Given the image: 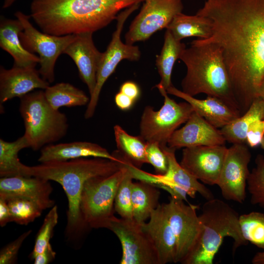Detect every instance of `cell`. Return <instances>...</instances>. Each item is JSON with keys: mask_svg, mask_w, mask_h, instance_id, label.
Masks as SVG:
<instances>
[{"mask_svg": "<svg viewBox=\"0 0 264 264\" xmlns=\"http://www.w3.org/2000/svg\"><path fill=\"white\" fill-rule=\"evenodd\" d=\"M45 98L54 109L62 107L88 105L90 98L82 90L68 83H59L48 87L44 91Z\"/></svg>", "mask_w": 264, "mask_h": 264, "instance_id": "cell-30", "label": "cell"}, {"mask_svg": "<svg viewBox=\"0 0 264 264\" xmlns=\"http://www.w3.org/2000/svg\"><path fill=\"white\" fill-rule=\"evenodd\" d=\"M49 83L44 80L35 67L13 66L0 68V102L3 104L15 97L20 98L35 89H45Z\"/></svg>", "mask_w": 264, "mask_h": 264, "instance_id": "cell-20", "label": "cell"}, {"mask_svg": "<svg viewBox=\"0 0 264 264\" xmlns=\"http://www.w3.org/2000/svg\"><path fill=\"white\" fill-rule=\"evenodd\" d=\"M245 143L251 148L261 146L264 150V119L256 120L250 125Z\"/></svg>", "mask_w": 264, "mask_h": 264, "instance_id": "cell-39", "label": "cell"}, {"mask_svg": "<svg viewBox=\"0 0 264 264\" xmlns=\"http://www.w3.org/2000/svg\"><path fill=\"white\" fill-rule=\"evenodd\" d=\"M251 262L253 264H264V251L256 253Z\"/></svg>", "mask_w": 264, "mask_h": 264, "instance_id": "cell-44", "label": "cell"}, {"mask_svg": "<svg viewBox=\"0 0 264 264\" xmlns=\"http://www.w3.org/2000/svg\"><path fill=\"white\" fill-rule=\"evenodd\" d=\"M15 16L22 24L23 29L20 38L24 47L31 53H37L40 58L39 72L49 83L55 79L54 67L59 56L75 39L76 34L55 36L41 32L30 22V17L21 11Z\"/></svg>", "mask_w": 264, "mask_h": 264, "instance_id": "cell-10", "label": "cell"}, {"mask_svg": "<svg viewBox=\"0 0 264 264\" xmlns=\"http://www.w3.org/2000/svg\"><path fill=\"white\" fill-rule=\"evenodd\" d=\"M196 14L211 21V36L199 39L221 48L242 115L264 76V0H206Z\"/></svg>", "mask_w": 264, "mask_h": 264, "instance_id": "cell-1", "label": "cell"}, {"mask_svg": "<svg viewBox=\"0 0 264 264\" xmlns=\"http://www.w3.org/2000/svg\"><path fill=\"white\" fill-rule=\"evenodd\" d=\"M251 154L245 143L234 144L228 148L217 185L226 200L242 203L250 171Z\"/></svg>", "mask_w": 264, "mask_h": 264, "instance_id": "cell-14", "label": "cell"}, {"mask_svg": "<svg viewBox=\"0 0 264 264\" xmlns=\"http://www.w3.org/2000/svg\"><path fill=\"white\" fill-rule=\"evenodd\" d=\"M168 160V169L162 175L152 174L134 166L130 167L133 179L143 181L160 188L163 186H178L184 189L188 196L195 198L197 193L207 200L214 198L212 192L204 184L191 175L177 162L176 155V149L166 146L161 148Z\"/></svg>", "mask_w": 264, "mask_h": 264, "instance_id": "cell-15", "label": "cell"}, {"mask_svg": "<svg viewBox=\"0 0 264 264\" xmlns=\"http://www.w3.org/2000/svg\"><path fill=\"white\" fill-rule=\"evenodd\" d=\"M20 99L19 111L25 130L23 135L29 148L41 150L65 136L68 129L67 117L49 105L44 91H32Z\"/></svg>", "mask_w": 264, "mask_h": 264, "instance_id": "cell-6", "label": "cell"}, {"mask_svg": "<svg viewBox=\"0 0 264 264\" xmlns=\"http://www.w3.org/2000/svg\"><path fill=\"white\" fill-rule=\"evenodd\" d=\"M104 228L113 232L121 243L120 264H160L156 250L141 224L114 216Z\"/></svg>", "mask_w": 264, "mask_h": 264, "instance_id": "cell-12", "label": "cell"}, {"mask_svg": "<svg viewBox=\"0 0 264 264\" xmlns=\"http://www.w3.org/2000/svg\"><path fill=\"white\" fill-rule=\"evenodd\" d=\"M257 96L258 98L259 97L264 101V76L259 85L257 92Z\"/></svg>", "mask_w": 264, "mask_h": 264, "instance_id": "cell-45", "label": "cell"}, {"mask_svg": "<svg viewBox=\"0 0 264 264\" xmlns=\"http://www.w3.org/2000/svg\"><path fill=\"white\" fill-rule=\"evenodd\" d=\"M27 148H29V144L23 135L12 142L0 139L1 177L22 176L24 164L20 161L18 154L21 150Z\"/></svg>", "mask_w": 264, "mask_h": 264, "instance_id": "cell-31", "label": "cell"}, {"mask_svg": "<svg viewBox=\"0 0 264 264\" xmlns=\"http://www.w3.org/2000/svg\"><path fill=\"white\" fill-rule=\"evenodd\" d=\"M13 221L20 225H27L39 217L43 212L33 202L22 198H12L6 200Z\"/></svg>", "mask_w": 264, "mask_h": 264, "instance_id": "cell-33", "label": "cell"}, {"mask_svg": "<svg viewBox=\"0 0 264 264\" xmlns=\"http://www.w3.org/2000/svg\"><path fill=\"white\" fill-rule=\"evenodd\" d=\"M166 29H169L177 40L192 37L205 40L212 34V27L209 19L196 14L187 15L182 13L177 14Z\"/></svg>", "mask_w": 264, "mask_h": 264, "instance_id": "cell-25", "label": "cell"}, {"mask_svg": "<svg viewBox=\"0 0 264 264\" xmlns=\"http://www.w3.org/2000/svg\"><path fill=\"white\" fill-rule=\"evenodd\" d=\"M11 0H4L3 8H6L11 5Z\"/></svg>", "mask_w": 264, "mask_h": 264, "instance_id": "cell-46", "label": "cell"}, {"mask_svg": "<svg viewBox=\"0 0 264 264\" xmlns=\"http://www.w3.org/2000/svg\"><path fill=\"white\" fill-rule=\"evenodd\" d=\"M180 59L186 67L181 84L183 92L192 96L204 93L216 97L240 113L222 51L218 45L194 40Z\"/></svg>", "mask_w": 264, "mask_h": 264, "instance_id": "cell-4", "label": "cell"}, {"mask_svg": "<svg viewBox=\"0 0 264 264\" xmlns=\"http://www.w3.org/2000/svg\"><path fill=\"white\" fill-rule=\"evenodd\" d=\"M255 162L247 179V190L251 195V204L264 208V156L258 154Z\"/></svg>", "mask_w": 264, "mask_h": 264, "instance_id": "cell-34", "label": "cell"}, {"mask_svg": "<svg viewBox=\"0 0 264 264\" xmlns=\"http://www.w3.org/2000/svg\"><path fill=\"white\" fill-rule=\"evenodd\" d=\"M88 157L124 161L123 159L116 152L110 154L106 149L100 145L86 141H74L47 145L40 150L38 161L43 163L52 161H66Z\"/></svg>", "mask_w": 264, "mask_h": 264, "instance_id": "cell-22", "label": "cell"}, {"mask_svg": "<svg viewBox=\"0 0 264 264\" xmlns=\"http://www.w3.org/2000/svg\"><path fill=\"white\" fill-rule=\"evenodd\" d=\"M239 223L244 239L264 249V214L253 211L241 215Z\"/></svg>", "mask_w": 264, "mask_h": 264, "instance_id": "cell-32", "label": "cell"}, {"mask_svg": "<svg viewBox=\"0 0 264 264\" xmlns=\"http://www.w3.org/2000/svg\"><path fill=\"white\" fill-rule=\"evenodd\" d=\"M53 191L49 180L38 176H17L0 179V198H20L29 200L42 210L55 205L50 198Z\"/></svg>", "mask_w": 264, "mask_h": 264, "instance_id": "cell-17", "label": "cell"}, {"mask_svg": "<svg viewBox=\"0 0 264 264\" xmlns=\"http://www.w3.org/2000/svg\"><path fill=\"white\" fill-rule=\"evenodd\" d=\"M16 0H11V4H12Z\"/></svg>", "mask_w": 264, "mask_h": 264, "instance_id": "cell-47", "label": "cell"}, {"mask_svg": "<svg viewBox=\"0 0 264 264\" xmlns=\"http://www.w3.org/2000/svg\"><path fill=\"white\" fill-rule=\"evenodd\" d=\"M146 156L148 164L154 167L156 174L162 175L166 172L167 158L159 145L147 142Z\"/></svg>", "mask_w": 264, "mask_h": 264, "instance_id": "cell-37", "label": "cell"}, {"mask_svg": "<svg viewBox=\"0 0 264 264\" xmlns=\"http://www.w3.org/2000/svg\"><path fill=\"white\" fill-rule=\"evenodd\" d=\"M0 46L13 58V66L35 67L40 63L38 56L26 49L20 38L23 27L18 19L0 17Z\"/></svg>", "mask_w": 264, "mask_h": 264, "instance_id": "cell-24", "label": "cell"}, {"mask_svg": "<svg viewBox=\"0 0 264 264\" xmlns=\"http://www.w3.org/2000/svg\"><path fill=\"white\" fill-rule=\"evenodd\" d=\"M141 226L156 250L160 264L176 263V240L163 203L152 212L149 221Z\"/></svg>", "mask_w": 264, "mask_h": 264, "instance_id": "cell-21", "label": "cell"}, {"mask_svg": "<svg viewBox=\"0 0 264 264\" xmlns=\"http://www.w3.org/2000/svg\"><path fill=\"white\" fill-rule=\"evenodd\" d=\"M113 130L117 152L126 162L138 168L148 163L147 142L141 135H131L118 125H115Z\"/></svg>", "mask_w": 264, "mask_h": 264, "instance_id": "cell-28", "label": "cell"}, {"mask_svg": "<svg viewBox=\"0 0 264 264\" xmlns=\"http://www.w3.org/2000/svg\"><path fill=\"white\" fill-rule=\"evenodd\" d=\"M264 101V100H263ZM263 119H264V117H263Z\"/></svg>", "mask_w": 264, "mask_h": 264, "instance_id": "cell-48", "label": "cell"}, {"mask_svg": "<svg viewBox=\"0 0 264 264\" xmlns=\"http://www.w3.org/2000/svg\"><path fill=\"white\" fill-rule=\"evenodd\" d=\"M12 215L7 201L0 198V225L3 227L8 223L12 222Z\"/></svg>", "mask_w": 264, "mask_h": 264, "instance_id": "cell-43", "label": "cell"}, {"mask_svg": "<svg viewBox=\"0 0 264 264\" xmlns=\"http://www.w3.org/2000/svg\"><path fill=\"white\" fill-rule=\"evenodd\" d=\"M124 166L109 176H96L84 183L80 198V210L88 228H104L114 216V199L127 171Z\"/></svg>", "mask_w": 264, "mask_h": 264, "instance_id": "cell-7", "label": "cell"}, {"mask_svg": "<svg viewBox=\"0 0 264 264\" xmlns=\"http://www.w3.org/2000/svg\"><path fill=\"white\" fill-rule=\"evenodd\" d=\"M139 4L134 5L121 12L117 17L116 27L107 49L104 52L99 63L96 76V84L85 112L86 119L91 118L96 110L102 87L107 79L114 72L117 66L124 60L137 61L141 57L138 46L124 43L121 38V33L126 21Z\"/></svg>", "mask_w": 264, "mask_h": 264, "instance_id": "cell-9", "label": "cell"}, {"mask_svg": "<svg viewBox=\"0 0 264 264\" xmlns=\"http://www.w3.org/2000/svg\"><path fill=\"white\" fill-rule=\"evenodd\" d=\"M144 0H33L30 17L42 32L65 36L94 32Z\"/></svg>", "mask_w": 264, "mask_h": 264, "instance_id": "cell-2", "label": "cell"}, {"mask_svg": "<svg viewBox=\"0 0 264 264\" xmlns=\"http://www.w3.org/2000/svg\"><path fill=\"white\" fill-rule=\"evenodd\" d=\"M184 201L171 197L169 202L163 203L176 240V263L183 264L197 246L203 230L197 214L198 206Z\"/></svg>", "mask_w": 264, "mask_h": 264, "instance_id": "cell-11", "label": "cell"}, {"mask_svg": "<svg viewBox=\"0 0 264 264\" xmlns=\"http://www.w3.org/2000/svg\"><path fill=\"white\" fill-rule=\"evenodd\" d=\"M58 221V212L57 205L52 207L45 216L43 224L36 238L33 249L30 258L34 259L35 256L44 250L50 243L55 227Z\"/></svg>", "mask_w": 264, "mask_h": 264, "instance_id": "cell-36", "label": "cell"}, {"mask_svg": "<svg viewBox=\"0 0 264 264\" xmlns=\"http://www.w3.org/2000/svg\"><path fill=\"white\" fill-rule=\"evenodd\" d=\"M114 101L116 106L122 110H128L131 109L135 102L132 98L120 91L115 95Z\"/></svg>", "mask_w": 264, "mask_h": 264, "instance_id": "cell-42", "label": "cell"}, {"mask_svg": "<svg viewBox=\"0 0 264 264\" xmlns=\"http://www.w3.org/2000/svg\"><path fill=\"white\" fill-rule=\"evenodd\" d=\"M155 87L164 97V103L158 110L150 106L145 107L139 124L140 135L146 142L156 143L162 148L167 146L172 135L187 121L194 110L186 101L178 103L170 98L163 87Z\"/></svg>", "mask_w": 264, "mask_h": 264, "instance_id": "cell-8", "label": "cell"}, {"mask_svg": "<svg viewBox=\"0 0 264 264\" xmlns=\"http://www.w3.org/2000/svg\"><path fill=\"white\" fill-rule=\"evenodd\" d=\"M126 167L127 171L115 195L114 206L115 211L121 218L131 220L133 219L132 201V187L133 178Z\"/></svg>", "mask_w": 264, "mask_h": 264, "instance_id": "cell-35", "label": "cell"}, {"mask_svg": "<svg viewBox=\"0 0 264 264\" xmlns=\"http://www.w3.org/2000/svg\"><path fill=\"white\" fill-rule=\"evenodd\" d=\"M183 8L182 0H144L125 34V43L145 41L157 31L166 29Z\"/></svg>", "mask_w": 264, "mask_h": 264, "instance_id": "cell-13", "label": "cell"}, {"mask_svg": "<svg viewBox=\"0 0 264 264\" xmlns=\"http://www.w3.org/2000/svg\"><path fill=\"white\" fill-rule=\"evenodd\" d=\"M239 214L225 201L218 198L207 200L198 217L203 227L200 240L183 264H212L224 239H233V254L248 242L243 237Z\"/></svg>", "mask_w": 264, "mask_h": 264, "instance_id": "cell-5", "label": "cell"}, {"mask_svg": "<svg viewBox=\"0 0 264 264\" xmlns=\"http://www.w3.org/2000/svg\"><path fill=\"white\" fill-rule=\"evenodd\" d=\"M93 33L76 34L75 39L65 49L64 53L69 56L77 66L80 78L87 85L90 96L96 84L98 66L103 52L95 46Z\"/></svg>", "mask_w": 264, "mask_h": 264, "instance_id": "cell-19", "label": "cell"}, {"mask_svg": "<svg viewBox=\"0 0 264 264\" xmlns=\"http://www.w3.org/2000/svg\"><path fill=\"white\" fill-rule=\"evenodd\" d=\"M167 92L189 103L195 111L217 129L221 128L241 116L239 112L216 97L207 96L204 99H198L173 86L169 88Z\"/></svg>", "mask_w": 264, "mask_h": 264, "instance_id": "cell-23", "label": "cell"}, {"mask_svg": "<svg viewBox=\"0 0 264 264\" xmlns=\"http://www.w3.org/2000/svg\"><path fill=\"white\" fill-rule=\"evenodd\" d=\"M124 162L102 158H80L66 161H52L35 166L24 165L22 176H38L59 183L68 200L65 237L77 246L88 230L80 210L81 193L85 182L96 176L113 174L122 168Z\"/></svg>", "mask_w": 264, "mask_h": 264, "instance_id": "cell-3", "label": "cell"}, {"mask_svg": "<svg viewBox=\"0 0 264 264\" xmlns=\"http://www.w3.org/2000/svg\"><path fill=\"white\" fill-rule=\"evenodd\" d=\"M226 141L220 130L194 110L184 126L173 133L167 146L176 150L200 146L224 145Z\"/></svg>", "mask_w": 264, "mask_h": 264, "instance_id": "cell-18", "label": "cell"}, {"mask_svg": "<svg viewBox=\"0 0 264 264\" xmlns=\"http://www.w3.org/2000/svg\"><path fill=\"white\" fill-rule=\"evenodd\" d=\"M264 111V101L257 98L245 113L220 128V132L229 143L245 144L248 128L255 120L263 119Z\"/></svg>", "mask_w": 264, "mask_h": 264, "instance_id": "cell-29", "label": "cell"}, {"mask_svg": "<svg viewBox=\"0 0 264 264\" xmlns=\"http://www.w3.org/2000/svg\"><path fill=\"white\" fill-rule=\"evenodd\" d=\"M227 149L224 145L184 148L180 164L203 183L217 185Z\"/></svg>", "mask_w": 264, "mask_h": 264, "instance_id": "cell-16", "label": "cell"}, {"mask_svg": "<svg viewBox=\"0 0 264 264\" xmlns=\"http://www.w3.org/2000/svg\"><path fill=\"white\" fill-rule=\"evenodd\" d=\"M160 192L149 183L140 181L132 182V201L133 220L139 224L149 219L152 212L158 205Z\"/></svg>", "mask_w": 264, "mask_h": 264, "instance_id": "cell-26", "label": "cell"}, {"mask_svg": "<svg viewBox=\"0 0 264 264\" xmlns=\"http://www.w3.org/2000/svg\"><path fill=\"white\" fill-rule=\"evenodd\" d=\"M31 230H29L14 241L10 242L0 251V264H12L16 262L18 252L24 240L30 235Z\"/></svg>", "mask_w": 264, "mask_h": 264, "instance_id": "cell-38", "label": "cell"}, {"mask_svg": "<svg viewBox=\"0 0 264 264\" xmlns=\"http://www.w3.org/2000/svg\"><path fill=\"white\" fill-rule=\"evenodd\" d=\"M119 91L126 94L135 102L138 99L141 93L138 85L132 81L123 83L120 87Z\"/></svg>", "mask_w": 264, "mask_h": 264, "instance_id": "cell-40", "label": "cell"}, {"mask_svg": "<svg viewBox=\"0 0 264 264\" xmlns=\"http://www.w3.org/2000/svg\"><path fill=\"white\" fill-rule=\"evenodd\" d=\"M186 48L184 43L176 40L171 32L166 29L161 51L156 59V66L161 78L157 85L166 90L173 86L171 78L174 66Z\"/></svg>", "mask_w": 264, "mask_h": 264, "instance_id": "cell-27", "label": "cell"}, {"mask_svg": "<svg viewBox=\"0 0 264 264\" xmlns=\"http://www.w3.org/2000/svg\"><path fill=\"white\" fill-rule=\"evenodd\" d=\"M56 252L53 250L50 243L41 253L34 258L35 264H47L52 262L55 258Z\"/></svg>", "mask_w": 264, "mask_h": 264, "instance_id": "cell-41", "label": "cell"}]
</instances>
